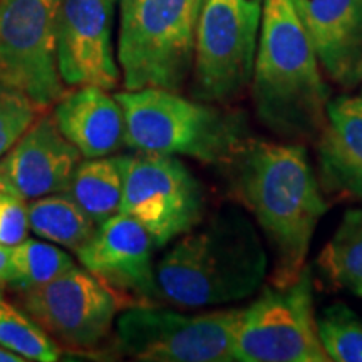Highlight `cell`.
<instances>
[{
  "mask_svg": "<svg viewBox=\"0 0 362 362\" xmlns=\"http://www.w3.org/2000/svg\"><path fill=\"white\" fill-rule=\"evenodd\" d=\"M242 309L187 315L133 304L116 317L117 347L143 362H232Z\"/></svg>",
  "mask_w": 362,
  "mask_h": 362,
  "instance_id": "8992f818",
  "label": "cell"
},
{
  "mask_svg": "<svg viewBox=\"0 0 362 362\" xmlns=\"http://www.w3.org/2000/svg\"><path fill=\"white\" fill-rule=\"evenodd\" d=\"M123 185L124 156L93 158L79 163L64 193L101 225L119 214Z\"/></svg>",
  "mask_w": 362,
  "mask_h": 362,
  "instance_id": "ac0fdd59",
  "label": "cell"
},
{
  "mask_svg": "<svg viewBox=\"0 0 362 362\" xmlns=\"http://www.w3.org/2000/svg\"><path fill=\"white\" fill-rule=\"evenodd\" d=\"M153 247L151 235L138 220L116 214L76 253L86 270L117 292L153 300L158 297Z\"/></svg>",
  "mask_w": 362,
  "mask_h": 362,
  "instance_id": "4fadbf2b",
  "label": "cell"
},
{
  "mask_svg": "<svg viewBox=\"0 0 362 362\" xmlns=\"http://www.w3.org/2000/svg\"><path fill=\"white\" fill-rule=\"evenodd\" d=\"M260 22V0H203L192 67L194 99L225 104L248 88Z\"/></svg>",
  "mask_w": 362,
  "mask_h": 362,
  "instance_id": "52a82bcc",
  "label": "cell"
},
{
  "mask_svg": "<svg viewBox=\"0 0 362 362\" xmlns=\"http://www.w3.org/2000/svg\"><path fill=\"white\" fill-rule=\"evenodd\" d=\"M235 361L240 362H327L320 342L312 300L309 267L287 287H267L242 309Z\"/></svg>",
  "mask_w": 362,
  "mask_h": 362,
  "instance_id": "ba28073f",
  "label": "cell"
},
{
  "mask_svg": "<svg viewBox=\"0 0 362 362\" xmlns=\"http://www.w3.org/2000/svg\"><path fill=\"white\" fill-rule=\"evenodd\" d=\"M62 0H0V78L47 110L64 96L57 66Z\"/></svg>",
  "mask_w": 362,
  "mask_h": 362,
  "instance_id": "8fae6325",
  "label": "cell"
},
{
  "mask_svg": "<svg viewBox=\"0 0 362 362\" xmlns=\"http://www.w3.org/2000/svg\"><path fill=\"white\" fill-rule=\"evenodd\" d=\"M116 99L124 115V144L136 151L183 155L225 166L248 139L238 112L189 101L175 90H124Z\"/></svg>",
  "mask_w": 362,
  "mask_h": 362,
  "instance_id": "277c9868",
  "label": "cell"
},
{
  "mask_svg": "<svg viewBox=\"0 0 362 362\" xmlns=\"http://www.w3.org/2000/svg\"><path fill=\"white\" fill-rule=\"evenodd\" d=\"M40 111L24 90L0 78V158L37 121Z\"/></svg>",
  "mask_w": 362,
  "mask_h": 362,
  "instance_id": "cb8c5ba5",
  "label": "cell"
},
{
  "mask_svg": "<svg viewBox=\"0 0 362 362\" xmlns=\"http://www.w3.org/2000/svg\"><path fill=\"white\" fill-rule=\"evenodd\" d=\"M203 0H136L119 8L117 61L126 90L180 93L193 67Z\"/></svg>",
  "mask_w": 362,
  "mask_h": 362,
  "instance_id": "5b68a950",
  "label": "cell"
},
{
  "mask_svg": "<svg viewBox=\"0 0 362 362\" xmlns=\"http://www.w3.org/2000/svg\"><path fill=\"white\" fill-rule=\"evenodd\" d=\"M72 267H76L72 257L54 243L24 238L12 247L7 285L17 292H25L51 282Z\"/></svg>",
  "mask_w": 362,
  "mask_h": 362,
  "instance_id": "44dd1931",
  "label": "cell"
},
{
  "mask_svg": "<svg viewBox=\"0 0 362 362\" xmlns=\"http://www.w3.org/2000/svg\"><path fill=\"white\" fill-rule=\"evenodd\" d=\"M11 253L12 247L0 245V285H7L11 279Z\"/></svg>",
  "mask_w": 362,
  "mask_h": 362,
  "instance_id": "484cf974",
  "label": "cell"
},
{
  "mask_svg": "<svg viewBox=\"0 0 362 362\" xmlns=\"http://www.w3.org/2000/svg\"><path fill=\"white\" fill-rule=\"evenodd\" d=\"M235 198L257 218L274 248V287H287L305 270L307 253L325 203L298 144L248 138L226 163Z\"/></svg>",
  "mask_w": 362,
  "mask_h": 362,
  "instance_id": "6da1fadb",
  "label": "cell"
},
{
  "mask_svg": "<svg viewBox=\"0 0 362 362\" xmlns=\"http://www.w3.org/2000/svg\"><path fill=\"white\" fill-rule=\"evenodd\" d=\"M320 342L330 361L362 362V319L346 305H332L317 319Z\"/></svg>",
  "mask_w": 362,
  "mask_h": 362,
  "instance_id": "603a6c76",
  "label": "cell"
},
{
  "mask_svg": "<svg viewBox=\"0 0 362 362\" xmlns=\"http://www.w3.org/2000/svg\"><path fill=\"white\" fill-rule=\"evenodd\" d=\"M27 211L17 194H0V245L13 247L27 238Z\"/></svg>",
  "mask_w": 362,
  "mask_h": 362,
  "instance_id": "d4e9b609",
  "label": "cell"
},
{
  "mask_svg": "<svg viewBox=\"0 0 362 362\" xmlns=\"http://www.w3.org/2000/svg\"><path fill=\"white\" fill-rule=\"evenodd\" d=\"M117 0H62L57 16V66L64 86L119 84L112 54V19Z\"/></svg>",
  "mask_w": 362,
  "mask_h": 362,
  "instance_id": "7c38bea8",
  "label": "cell"
},
{
  "mask_svg": "<svg viewBox=\"0 0 362 362\" xmlns=\"http://www.w3.org/2000/svg\"><path fill=\"white\" fill-rule=\"evenodd\" d=\"M319 165L325 188L362 198V96L329 101L319 134Z\"/></svg>",
  "mask_w": 362,
  "mask_h": 362,
  "instance_id": "e0dca14e",
  "label": "cell"
},
{
  "mask_svg": "<svg viewBox=\"0 0 362 362\" xmlns=\"http://www.w3.org/2000/svg\"><path fill=\"white\" fill-rule=\"evenodd\" d=\"M317 267L332 287L362 297V208L344 214L334 237L317 257Z\"/></svg>",
  "mask_w": 362,
  "mask_h": 362,
  "instance_id": "ffe728a7",
  "label": "cell"
},
{
  "mask_svg": "<svg viewBox=\"0 0 362 362\" xmlns=\"http://www.w3.org/2000/svg\"><path fill=\"white\" fill-rule=\"evenodd\" d=\"M117 2H119V8H124V7L131 6V4H134L136 0H117Z\"/></svg>",
  "mask_w": 362,
  "mask_h": 362,
  "instance_id": "f1b7e54d",
  "label": "cell"
},
{
  "mask_svg": "<svg viewBox=\"0 0 362 362\" xmlns=\"http://www.w3.org/2000/svg\"><path fill=\"white\" fill-rule=\"evenodd\" d=\"M54 121L86 160L110 156L124 144V115L116 96L98 86L64 93L54 107Z\"/></svg>",
  "mask_w": 362,
  "mask_h": 362,
  "instance_id": "2e32d148",
  "label": "cell"
},
{
  "mask_svg": "<svg viewBox=\"0 0 362 362\" xmlns=\"http://www.w3.org/2000/svg\"><path fill=\"white\" fill-rule=\"evenodd\" d=\"M361 96H362V94H361Z\"/></svg>",
  "mask_w": 362,
  "mask_h": 362,
  "instance_id": "f546056e",
  "label": "cell"
},
{
  "mask_svg": "<svg viewBox=\"0 0 362 362\" xmlns=\"http://www.w3.org/2000/svg\"><path fill=\"white\" fill-rule=\"evenodd\" d=\"M269 272V257L255 226L240 211H220L200 230H189L158 262V297L181 307L243 300Z\"/></svg>",
  "mask_w": 362,
  "mask_h": 362,
  "instance_id": "3957f363",
  "label": "cell"
},
{
  "mask_svg": "<svg viewBox=\"0 0 362 362\" xmlns=\"http://www.w3.org/2000/svg\"><path fill=\"white\" fill-rule=\"evenodd\" d=\"M25 211L27 225L39 238L74 252L89 242L99 226L64 192L34 198Z\"/></svg>",
  "mask_w": 362,
  "mask_h": 362,
  "instance_id": "d6986e66",
  "label": "cell"
},
{
  "mask_svg": "<svg viewBox=\"0 0 362 362\" xmlns=\"http://www.w3.org/2000/svg\"><path fill=\"white\" fill-rule=\"evenodd\" d=\"M19 300L59 346L90 351L110 336L126 298L89 270L72 267L51 282L21 292Z\"/></svg>",
  "mask_w": 362,
  "mask_h": 362,
  "instance_id": "30bf717a",
  "label": "cell"
},
{
  "mask_svg": "<svg viewBox=\"0 0 362 362\" xmlns=\"http://www.w3.org/2000/svg\"><path fill=\"white\" fill-rule=\"evenodd\" d=\"M24 357L17 356L16 352L6 349L4 346H0V362H24Z\"/></svg>",
  "mask_w": 362,
  "mask_h": 362,
  "instance_id": "4316f807",
  "label": "cell"
},
{
  "mask_svg": "<svg viewBox=\"0 0 362 362\" xmlns=\"http://www.w3.org/2000/svg\"><path fill=\"white\" fill-rule=\"evenodd\" d=\"M205 198L200 181L178 158L160 153L124 156V185L119 214L133 216L155 247L197 228Z\"/></svg>",
  "mask_w": 362,
  "mask_h": 362,
  "instance_id": "9c48e42d",
  "label": "cell"
},
{
  "mask_svg": "<svg viewBox=\"0 0 362 362\" xmlns=\"http://www.w3.org/2000/svg\"><path fill=\"white\" fill-rule=\"evenodd\" d=\"M0 194H13L11 187H8L7 180L4 178L2 175H0Z\"/></svg>",
  "mask_w": 362,
  "mask_h": 362,
  "instance_id": "83f0119b",
  "label": "cell"
},
{
  "mask_svg": "<svg viewBox=\"0 0 362 362\" xmlns=\"http://www.w3.org/2000/svg\"><path fill=\"white\" fill-rule=\"evenodd\" d=\"M83 155L57 128L54 116H39L0 160V175L13 194L34 200L62 193Z\"/></svg>",
  "mask_w": 362,
  "mask_h": 362,
  "instance_id": "5bb4252c",
  "label": "cell"
},
{
  "mask_svg": "<svg viewBox=\"0 0 362 362\" xmlns=\"http://www.w3.org/2000/svg\"><path fill=\"white\" fill-rule=\"evenodd\" d=\"M0 346L25 361L54 362L61 356V346L39 327L24 309L12 305L0 293Z\"/></svg>",
  "mask_w": 362,
  "mask_h": 362,
  "instance_id": "7402d4cb",
  "label": "cell"
},
{
  "mask_svg": "<svg viewBox=\"0 0 362 362\" xmlns=\"http://www.w3.org/2000/svg\"><path fill=\"white\" fill-rule=\"evenodd\" d=\"M252 98L262 123L280 138H315L325 126L330 89L292 0L262 4Z\"/></svg>",
  "mask_w": 362,
  "mask_h": 362,
  "instance_id": "7a4b0ae2",
  "label": "cell"
},
{
  "mask_svg": "<svg viewBox=\"0 0 362 362\" xmlns=\"http://www.w3.org/2000/svg\"><path fill=\"white\" fill-rule=\"evenodd\" d=\"M320 67L341 88L362 84V0H292Z\"/></svg>",
  "mask_w": 362,
  "mask_h": 362,
  "instance_id": "9a60e30c",
  "label": "cell"
}]
</instances>
